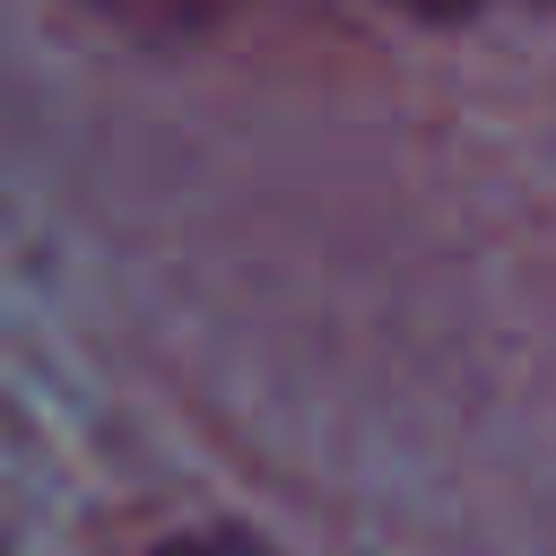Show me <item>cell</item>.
<instances>
[{
  "instance_id": "cell-1",
  "label": "cell",
  "mask_w": 556,
  "mask_h": 556,
  "mask_svg": "<svg viewBox=\"0 0 556 556\" xmlns=\"http://www.w3.org/2000/svg\"><path fill=\"white\" fill-rule=\"evenodd\" d=\"M87 9H104V17H130V26H148V35H182V26L217 17L226 0H87Z\"/></svg>"
},
{
  "instance_id": "cell-2",
  "label": "cell",
  "mask_w": 556,
  "mask_h": 556,
  "mask_svg": "<svg viewBox=\"0 0 556 556\" xmlns=\"http://www.w3.org/2000/svg\"><path fill=\"white\" fill-rule=\"evenodd\" d=\"M156 556H287V547H269L261 530H235V521H217V530H182V539H165Z\"/></svg>"
},
{
  "instance_id": "cell-3",
  "label": "cell",
  "mask_w": 556,
  "mask_h": 556,
  "mask_svg": "<svg viewBox=\"0 0 556 556\" xmlns=\"http://www.w3.org/2000/svg\"><path fill=\"white\" fill-rule=\"evenodd\" d=\"M400 9H426V17H452V9H478V0H400Z\"/></svg>"
},
{
  "instance_id": "cell-4",
  "label": "cell",
  "mask_w": 556,
  "mask_h": 556,
  "mask_svg": "<svg viewBox=\"0 0 556 556\" xmlns=\"http://www.w3.org/2000/svg\"><path fill=\"white\" fill-rule=\"evenodd\" d=\"M0 556H9V547H0Z\"/></svg>"
}]
</instances>
